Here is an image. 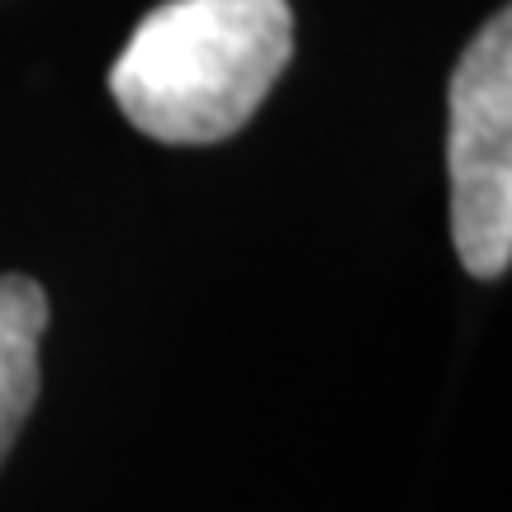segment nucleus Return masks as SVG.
Listing matches in <instances>:
<instances>
[{"label": "nucleus", "mask_w": 512, "mask_h": 512, "mask_svg": "<svg viewBox=\"0 0 512 512\" xmlns=\"http://www.w3.org/2000/svg\"><path fill=\"white\" fill-rule=\"evenodd\" d=\"M48 328V294L29 275H0V460L38 403V342Z\"/></svg>", "instance_id": "3"}, {"label": "nucleus", "mask_w": 512, "mask_h": 512, "mask_svg": "<svg viewBox=\"0 0 512 512\" xmlns=\"http://www.w3.org/2000/svg\"><path fill=\"white\" fill-rule=\"evenodd\" d=\"M290 53V0H166L124 43L110 95L157 143H223L266 105Z\"/></svg>", "instance_id": "1"}, {"label": "nucleus", "mask_w": 512, "mask_h": 512, "mask_svg": "<svg viewBox=\"0 0 512 512\" xmlns=\"http://www.w3.org/2000/svg\"><path fill=\"white\" fill-rule=\"evenodd\" d=\"M451 238L475 280L512 261V15L498 10L451 72Z\"/></svg>", "instance_id": "2"}]
</instances>
